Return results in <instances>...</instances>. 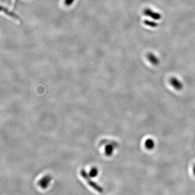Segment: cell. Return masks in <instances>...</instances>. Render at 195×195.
<instances>
[{
    "label": "cell",
    "mask_w": 195,
    "mask_h": 195,
    "mask_svg": "<svg viewBox=\"0 0 195 195\" xmlns=\"http://www.w3.org/2000/svg\"><path fill=\"white\" fill-rule=\"evenodd\" d=\"M81 174L82 176H83V177H84V178H85V179H86V181H87V182H88V184H90V186H91L92 187H93L94 189L98 191H99V192H102V189L100 187H99V186H97L96 184L93 183V182L92 181H90V178L88 177V176L87 175L86 173L85 172L84 170H82L81 171Z\"/></svg>",
    "instance_id": "cell-5"
},
{
    "label": "cell",
    "mask_w": 195,
    "mask_h": 195,
    "mask_svg": "<svg viewBox=\"0 0 195 195\" xmlns=\"http://www.w3.org/2000/svg\"><path fill=\"white\" fill-rule=\"evenodd\" d=\"M51 178L50 176H46L42 177L38 182V186L42 189H46L48 188L49 186Z\"/></svg>",
    "instance_id": "cell-2"
},
{
    "label": "cell",
    "mask_w": 195,
    "mask_h": 195,
    "mask_svg": "<svg viewBox=\"0 0 195 195\" xmlns=\"http://www.w3.org/2000/svg\"><path fill=\"white\" fill-rule=\"evenodd\" d=\"M74 0H66V4H70L73 2Z\"/></svg>",
    "instance_id": "cell-11"
},
{
    "label": "cell",
    "mask_w": 195,
    "mask_h": 195,
    "mask_svg": "<svg viewBox=\"0 0 195 195\" xmlns=\"http://www.w3.org/2000/svg\"><path fill=\"white\" fill-rule=\"evenodd\" d=\"M0 12H4L5 14H6L7 15L11 16V17H14V18H16V17H17L16 15L14 14V13H12V12H10L9 10L7 9V8L3 6H0Z\"/></svg>",
    "instance_id": "cell-8"
},
{
    "label": "cell",
    "mask_w": 195,
    "mask_h": 195,
    "mask_svg": "<svg viewBox=\"0 0 195 195\" xmlns=\"http://www.w3.org/2000/svg\"><path fill=\"white\" fill-rule=\"evenodd\" d=\"M98 175V170L96 167H93L90 170L88 176L91 178H94Z\"/></svg>",
    "instance_id": "cell-9"
},
{
    "label": "cell",
    "mask_w": 195,
    "mask_h": 195,
    "mask_svg": "<svg viewBox=\"0 0 195 195\" xmlns=\"http://www.w3.org/2000/svg\"><path fill=\"white\" fill-rule=\"evenodd\" d=\"M112 150H113V146L112 147V146L111 145H108L107 147H106V154H112Z\"/></svg>",
    "instance_id": "cell-10"
},
{
    "label": "cell",
    "mask_w": 195,
    "mask_h": 195,
    "mask_svg": "<svg viewBox=\"0 0 195 195\" xmlns=\"http://www.w3.org/2000/svg\"><path fill=\"white\" fill-rule=\"evenodd\" d=\"M146 58L151 64L154 66H157L160 62L159 58L153 53H148L146 55Z\"/></svg>",
    "instance_id": "cell-4"
},
{
    "label": "cell",
    "mask_w": 195,
    "mask_h": 195,
    "mask_svg": "<svg viewBox=\"0 0 195 195\" xmlns=\"http://www.w3.org/2000/svg\"><path fill=\"white\" fill-rule=\"evenodd\" d=\"M143 13L145 16L150 17L154 20L158 21L162 19V15L160 13L154 12L153 10L151 9L150 8H145L143 11Z\"/></svg>",
    "instance_id": "cell-1"
},
{
    "label": "cell",
    "mask_w": 195,
    "mask_h": 195,
    "mask_svg": "<svg viewBox=\"0 0 195 195\" xmlns=\"http://www.w3.org/2000/svg\"><path fill=\"white\" fill-rule=\"evenodd\" d=\"M170 83L175 89L177 90H181L183 88L182 83L176 77L171 78L170 79Z\"/></svg>",
    "instance_id": "cell-3"
},
{
    "label": "cell",
    "mask_w": 195,
    "mask_h": 195,
    "mask_svg": "<svg viewBox=\"0 0 195 195\" xmlns=\"http://www.w3.org/2000/svg\"><path fill=\"white\" fill-rule=\"evenodd\" d=\"M143 23H144V24L145 26H148V27L152 28H157L159 25L157 22H155L154 21H150V20H144Z\"/></svg>",
    "instance_id": "cell-7"
},
{
    "label": "cell",
    "mask_w": 195,
    "mask_h": 195,
    "mask_svg": "<svg viewBox=\"0 0 195 195\" xmlns=\"http://www.w3.org/2000/svg\"><path fill=\"white\" fill-rule=\"evenodd\" d=\"M145 146L149 150H153L155 147V142L154 139L151 138H148L145 141Z\"/></svg>",
    "instance_id": "cell-6"
},
{
    "label": "cell",
    "mask_w": 195,
    "mask_h": 195,
    "mask_svg": "<svg viewBox=\"0 0 195 195\" xmlns=\"http://www.w3.org/2000/svg\"><path fill=\"white\" fill-rule=\"evenodd\" d=\"M193 173H194V174L195 176V164L194 166V167H193Z\"/></svg>",
    "instance_id": "cell-12"
}]
</instances>
